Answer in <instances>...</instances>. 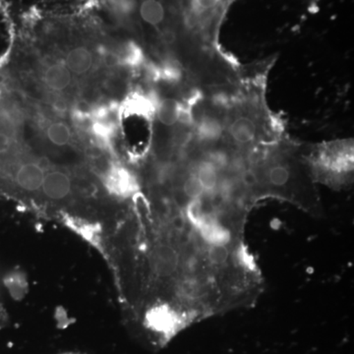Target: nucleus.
I'll use <instances>...</instances> for the list:
<instances>
[{
  "instance_id": "f257e3e1",
  "label": "nucleus",
  "mask_w": 354,
  "mask_h": 354,
  "mask_svg": "<svg viewBox=\"0 0 354 354\" xmlns=\"http://www.w3.org/2000/svg\"><path fill=\"white\" fill-rule=\"evenodd\" d=\"M353 144H327L305 153L314 183L342 188L351 183L353 171Z\"/></svg>"
},
{
  "instance_id": "f03ea898",
  "label": "nucleus",
  "mask_w": 354,
  "mask_h": 354,
  "mask_svg": "<svg viewBox=\"0 0 354 354\" xmlns=\"http://www.w3.org/2000/svg\"><path fill=\"white\" fill-rule=\"evenodd\" d=\"M102 179L109 194L121 201H132L142 191L136 174L118 162L109 164L102 172Z\"/></svg>"
},
{
  "instance_id": "7ed1b4c3",
  "label": "nucleus",
  "mask_w": 354,
  "mask_h": 354,
  "mask_svg": "<svg viewBox=\"0 0 354 354\" xmlns=\"http://www.w3.org/2000/svg\"><path fill=\"white\" fill-rule=\"evenodd\" d=\"M60 221L67 230L80 237L91 247L106 256V239L104 227L97 221L88 220L75 215L64 213L60 215Z\"/></svg>"
},
{
  "instance_id": "20e7f679",
  "label": "nucleus",
  "mask_w": 354,
  "mask_h": 354,
  "mask_svg": "<svg viewBox=\"0 0 354 354\" xmlns=\"http://www.w3.org/2000/svg\"><path fill=\"white\" fill-rule=\"evenodd\" d=\"M41 190L51 200H64L71 193V178L65 172L51 171L44 174Z\"/></svg>"
},
{
  "instance_id": "39448f33",
  "label": "nucleus",
  "mask_w": 354,
  "mask_h": 354,
  "mask_svg": "<svg viewBox=\"0 0 354 354\" xmlns=\"http://www.w3.org/2000/svg\"><path fill=\"white\" fill-rule=\"evenodd\" d=\"M46 172L37 162H25L15 172V183L21 189L34 192L41 188Z\"/></svg>"
},
{
  "instance_id": "423d86ee",
  "label": "nucleus",
  "mask_w": 354,
  "mask_h": 354,
  "mask_svg": "<svg viewBox=\"0 0 354 354\" xmlns=\"http://www.w3.org/2000/svg\"><path fill=\"white\" fill-rule=\"evenodd\" d=\"M114 64L127 68H138L145 62V55L141 46L133 41L121 44L113 55Z\"/></svg>"
},
{
  "instance_id": "0eeeda50",
  "label": "nucleus",
  "mask_w": 354,
  "mask_h": 354,
  "mask_svg": "<svg viewBox=\"0 0 354 354\" xmlns=\"http://www.w3.org/2000/svg\"><path fill=\"white\" fill-rule=\"evenodd\" d=\"M65 65L71 73L75 75H85L94 65V55L85 46H77L67 53Z\"/></svg>"
},
{
  "instance_id": "6e6552de",
  "label": "nucleus",
  "mask_w": 354,
  "mask_h": 354,
  "mask_svg": "<svg viewBox=\"0 0 354 354\" xmlns=\"http://www.w3.org/2000/svg\"><path fill=\"white\" fill-rule=\"evenodd\" d=\"M43 80L46 87L53 92H62L71 85L72 73L66 65L53 64L44 70Z\"/></svg>"
},
{
  "instance_id": "1a4fd4ad",
  "label": "nucleus",
  "mask_w": 354,
  "mask_h": 354,
  "mask_svg": "<svg viewBox=\"0 0 354 354\" xmlns=\"http://www.w3.org/2000/svg\"><path fill=\"white\" fill-rule=\"evenodd\" d=\"M181 102L172 97H165L157 102L156 114L158 121L165 127H174L178 120Z\"/></svg>"
},
{
  "instance_id": "9d476101",
  "label": "nucleus",
  "mask_w": 354,
  "mask_h": 354,
  "mask_svg": "<svg viewBox=\"0 0 354 354\" xmlns=\"http://www.w3.org/2000/svg\"><path fill=\"white\" fill-rule=\"evenodd\" d=\"M140 15L148 24L160 25L165 20L164 6L158 0H144L140 6Z\"/></svg>"
},
{
  "instance_id": "9b49d317",
  "label": "nucleus",
  "mask_w": 354,
  "mask_h": 354,
  "mask_svg": "<svg viewBox=\"0 0 354 354\" xmlns=\"http://www.w3.org/2000/svg\"><path fill=\"white\" fill-rule=\"evenodd\" d=\"M46 137L53 145L64 147L69 144L71 140V130L66 123L55 121L50 123L46 129Z\"/></svg>"
},
{
  "instance_id": "f8f14e48",
  "label": "nucleus",
  "mask_w": 354,
  "mask_h": 354,
  "mask_svg": "<svg viewBox=\"0 0 354 354\" xmlns=\"http://www.w3.org/2000/svg\"><path fill=\"white\" fill-rule=\"evenodd\" d=\"M106 3L113 13L120 16L129 15L136 6L134 0H106Z\"/></svg>"
},
{
  "instance_id": "ddd939ff",
  "label": "nucleus",
  "mask_w": 354,
  "mask_h": 354,
  "mask_svg": "<svg viewBox=\"0 0 354 354\" xmlns=\"http://www.w3.org/2000/svg\"><path fill=\"white\" fill-rule=\"evenodd\" d=\"M221 0H191L192 16H199L206 11L215 8Z\"/></svg>"
},
{
  "instance_id": "4468645a",
  "label": "nucleus",
  "mask_w": 354,
  "mask_h": 354,
  "mask_svg": "<svg viewBox=\"0 0 354 354\" xmlns=\"http://www.w3.org/2000/svg\"><path fill=\"white\" fill-rule=\"evenodd\" d=\"M11 141L6 135L0 133V153H6L10 149Z\"/></svg>"
},
{
  "instance_id": "2eb2a0df",
  "label": "nucleus",
  "mask_w": 354,
  "mask_h": 354,
  "mask_svg": "<svg viewBox=\"0 0 354 354\" xmlns=\"http://www.w3.org/2000/svg\"><path fill=\"white\" fill-rule=\"evenodd\" d=\"M62 354H81V353H62Z\"/></svg>"
}]
</instances>
